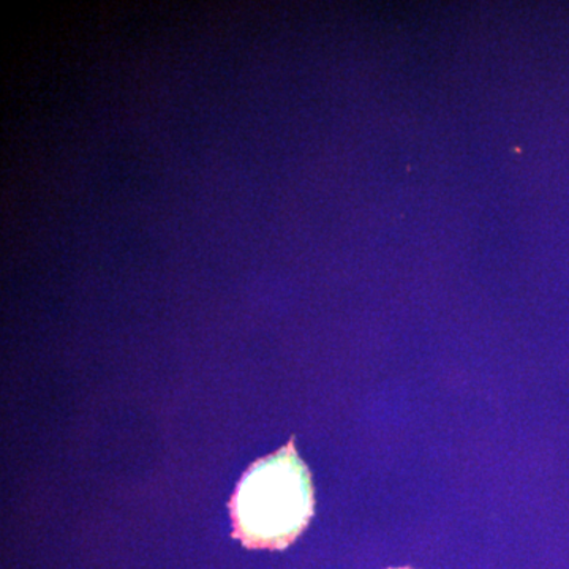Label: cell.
<instances>
[{"label": "cell", "instance_id": "6da1fadb", "mask_svg": "<svg viewBox=\"0 0 569 569\" xmlns=\"http://www.w3.org/2000/svg\"><path fill=\"white\" fill-rule=\"evenodd\" d=\"M231 507L236 537L250 548L282 549L299 537L312 518L313 489L293 441L250 467Z\"/></svg>", "mask_w": 569, "mask_h": 569}, {"label": "cell", "instance_id": "7a4b0ae2", "mask_svg": "<svg viewBox=\"0 0 569 569\" xmlns=\"http://www.w3.org/2000/svg\"><path fill=\"white\" fill-rule=\"evenodd\" d=\"M399 569H410V568H399Z\"/></svg>", "mask_w": 569, "mask_h": 569}]
</instances>
